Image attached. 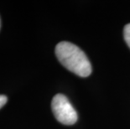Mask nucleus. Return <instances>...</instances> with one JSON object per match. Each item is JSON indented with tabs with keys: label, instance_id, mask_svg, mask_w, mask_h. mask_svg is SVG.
Listing matches in <instances>:
<instances>
[{
	"label": "nucleus",
	"instance_id": "nucleus-1",
	"mask_svg": "<svg viewBox=\"0 0 130 129\" xmlns=\"http://www.w3.org/2000/svg\"><path fill=\"white\" fill-rule=\"evenodd\" d=\"M56 56L63 66L81 77L92 73V65L86 54L72 43L62 41L56 46Z\"/></svg>",
	"mask_w": 130,
	"mask_h": 129
},
{
	"label": "nucleus",
	"instance_id": "nucleus-2",
	"mask_svg": "<svg viewBox=\"0 0 130 129\" xmlns=\"http://www.w3.org/2000/svg\"><path fill=\"white\" fill-rule=\"evenodd\" d=\"M51 109L58 122L65 125H72L77 121V113L66 96L57 94L51 101Z\"/></svg>",
	"mask_w": 130,
	"mask_h": 129
},
{
	"label": "nucleus",
	"instance_id": "nucleus-3",
	"mask_svg": "<svg viewBox=\"0 0 130 129\" xmlns=\"http://www.w3.org/2000/svg\"><path fill=\"white\" fill-rule=\"evenodd\" d=\"M123 36L124 40H125L127 45H128L130 48V24H126L123 29Z\"/></svg>",
	"mask_w": 130,
	"mask_h": 129
},
{
	"label": "nucleus",
	"instance_id": "nucleus-4",
	"mask_svg": "<svg viewBox=\"0 0 130 129\" xmlns=\"http://www.w3.org/2000/svg\"><path fill=\"white\" fill-rule=\"evenodd\" d=\"M7 101H8V98H7L6 96L0 95V109H1L5 104H6Z\"/></svg>",
	"mask_w": 130,
	"mask_h": 129
},
{
	"label": "nucleus",
	"instance_id": "nucleus-5",
	"mask_svg": "<svg viewBox=\"0 0 130 129\" xmlns=\"http://www.w3.org/2000/svg\"><path fill=\"white\" fill-rule=\"evenodd\" d=\"M0 27H1V21H0Z\"/></svg>",
	"mask_w": 130,
	"mask_h": 129
}]
</instances>
